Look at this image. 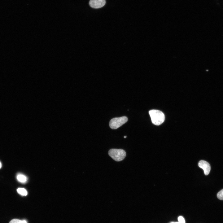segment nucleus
I'll return each instance as SVG.
<instances>
[{"instance_id":"f257e3e1","label":"nucleus","mask_w":223,"mask_h":223,"mask_svg":"<svg viewBox=\"0 0 223 223\" xmlns=\"http://www.w3.org/2000/svg\"><path fill=\"white\" fill-rule=\"evenodd\" d=\"M152 122L153 124L159 125L164 122L165 119L164 114L161 111L152 110L149 112Z\"/></svg>"},{"instance_id":"f03ea898","label":"nucleus","mask_w":223,"mask_h":223,"mask_svg":"<svg viewBox=\"0 0 223 223\" xmlns=\"http://www.w3.org/2000/svg\"><path fill=\"white\" fill-rule=\"evenodd\" d=\"M108 153L112 158L116 161L122 160L126 155L125 151L122 149H112L109 151Z\"/></svg>"},{"instance_id":"7ed1b4c3","label":"nucleus","mask_w":223,"mask_h":223,"mask_svg":"<svg viewBox=\"0 0 223 223\" xmlns=\"http://www.w3.org/2000/svg\"><path fill=\"white\" fill-rule=\"evenodd\" d=\"M128 120V118L125 116L113 118L110 121L109 126L112 129H117L126 123Z\"/></svg>"},{"instance_id":"20e7f679","label":"nucleus","mask_w":223,"mask_h":223,"mask_svg":"<svg viewBox=\"0 0 223 223\" xmlns=\"http://www.w3.org/2000/svg\"><path fill=\"white\" fill-rule=\"evenodd\" d=\"M198 166L203 169L205 175H207L209 174L211 170V166L208 162L203 160H200L198 163Z\"/></svg>"},{"instance_id":"39448f33","label":"nucleus","mask_w":223,"mask_h":223,"mask_svg":"<svg viewBox=\"0 0 223 223\" xmlns=\"http://www.w3.org/2000/svg\"><path fill=\"white\" fill-rule=\"evenodd\" d=\"M105 3V0H90L89 2V5L91 7L96 9L103 7Z\"/></svg>"},{"instance_id":"423d86ee","label":"nucleus","mask_w":223,"mask_h":223,"mask_svg":"<svg viewBox=\"0 0 223 223\" xmlns=\"http://www.w3.org/2000/svg\"><path fill=\"white\" fill-rule=\"evenodd\" d=\"M17 180L21 183H24L27 181V178L24 175L20 174H18L16 177Z\"/></svg>"},{"instance_id":"0eeeda50","label":"nucleus","mask_w":223,"mask_h":223,"mask_svg":"<svg viewBox=\"0 0 223 223\" xmlns=\"http://www.w3.org/2000/svg\"><path fill=\"white\" fill-rule=\"evenodd\" d=\"M17 191L19 194L23 196H26L28 194L26 190L24 188H19L17 189Z\"/></svg>"},{"instance_id":"6e6552de","label":"nucleus","mask_w":223,"mask_h":223,"mask_svg":"<svg viewBox=\"0 0 223 223\" xmlns=\"http://www.w3.org/2000/svg\"><path fill=\"white\" fill-rule=\"evenodd\" d=\"M9 223H27V222L25 220H21L18 219H15L11 221Z\"/></svg>"},{"instance_id":"1a4fd4ad","label":"nucleus","mask_w":223,"mask_h":223,"mask_svg":"<svg viewBox=\"0 0 223 223\" xmlns=\"http://www.w3.org/2000/svg\"><path fill=\"white\" fill-rule=\"evenodd\" d=\"M217 198L221 200H223V189L219 191L217 194Z\"/></svg>"},{"instance_id":"9d476101","label":"nucleus","mask_w":223,"mask_h":223,"mask_svg":"<svg viewBox=\"0 0 223 223\" xmlns=\"http://www.w3.org/2000/svg\"><path fill=\"white\" fill-rule=\"evenodd\" d=\"M178 222H172L170 223H185V221L184 217L180 216L178 218Z\"/></svg>"},{"instance_id":"9b49d317","label":"nucleus","mask_w":223,"mask_h":223,"mask_svg":"<svg viewBox=\"0 0 223 223\" xmlns=\"http://www.w3.org/2000/svg\"><path fill=\"white\" fill-rule=\"evenodd\" d=\"M1 167H2V164L1 163V162H0V168H1Z\"/></svg>"},{"instance_id":"f8f14e48","label":"nucleus","mask_w":223,"mask_h":223,"mask_svg":"<svg viewBox=\"0 0 223 223\" xmlns=\"http://www.w3.org/2000/svg\"><path fill=\"white\" fill-rule=\"evenodd\" d=\"M124 137L125 138H126L127 137V136H124Z\"/></svg>"}]
</instances>
